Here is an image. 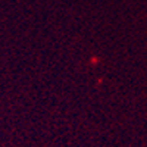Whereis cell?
I'll list each match as a JSON object with an SVG mask.
<instances>
[]
</instances>
